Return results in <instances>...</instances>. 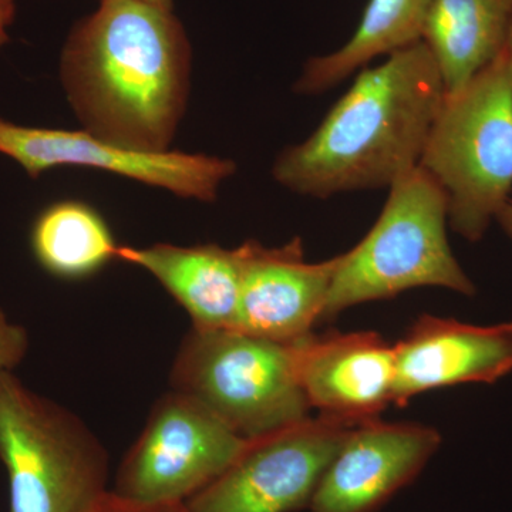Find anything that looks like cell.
I'll list each match as a JSON object with an SVG mask.
<instances>
[{
	"label": "cell",
	"instance_id": "9c48e42d",
	"mask_svg": "<svg viewBox=\"0 0 512 512\" xmlns=\"http://www.w3.org/2000/svg\"><path fill=\"white\" fill-rule=\"evenodd\" d=\"M0 154L18 163L30 178L62 165L97 168L204 202L215 201L222 183L237 171L228 158L173 150L146 153L116 146L86 130L26 127L2 117Z\"/></svg>",
	"mask_w": 512,
	"mask_h": 512
},
{
	"label": "cell",
	"instance_id": "8992f818",
	"mask_svg": "<svg viewBox=\"0 0 512 512\" xmlns=\"http://www.w3.org/2000/svg\"><path fill=\"white\" fill-rule=\"evenodd\" d=\"M301 340L191 328L171 367V389L197 399L245 440L284 429L311 412L299 380Z\"/></svg>",
	"mask_w": 512,
	"mask_h": 512
},
{
	"label": "cell",
	"instance_id": "277c9868",
	"mask_svg": "<svg viewBox=\"0 0 512 512\" xmlns=\"http://www.w3.org/2000/svg\"><path fill=\"white\" fill-rule=\"evenodd\" d=\"M447 224V194L419 165L389 188L366 237L340 254L322 320L424 286L473 296L476 286L451 251Z\"/></svg>",
	"mask_w": 512,
	"mask_h": 512
},
{
	"label": "cell",
	"instance_id": "7a4b0ae2",
	"mask_svg": "<svg viewBox=\"0 0 512 512\" xmlns=\"http://www.w3.org/2000/svg\"><path fill=\"white\" fill-rule=\"evenodd\" d=\"M446 90L421 40L367 67L319 127L275 160L272 175L305 197L390 188L419 167Z\"/></svg>",
	"mask_w": 512,
	"mask_h": 512
},
{
	"label": "cell",
	"instance_id": "7402d4cb",
	"mask_svg": "<svg viewBox=\"0 0 512 512\" xmlns=\"http://www.w3.org/2000/svg\"><path fill=\"white\" fill-rule=\"evenodd\" d=\"M148 2L156 3V5L164 6V8L173 9V0H148Z\"/></svg>",
	"mask_w": 512,
	"mask_h": 512
},
{
	"label": "cell",
	"instance_id": "ba28073f",
	"mask_svg": "<svg viewBox=\"0 0 512 512\" xmlns=\"http://www.w3.org/2000/svg\"><path fill=\"white\" fill-rule=\"evenodd\" d=\"M353 426L319 414L249 439L227 470L185 505L190 512H292L309 507Z\"/></svg>",
	"mask_w": 512,
	"mask_h": 512
},
{
	"label": "cell",
	"instance_id": "5b68a950",
	"mask_svg": "<svg viewBox=\"0 0 512 512\" xmlns=\"http://www.w3.org/2000/svg\"><path fill=\"white\" fill-rule=\"evenodd\" d=\"M0 461L9 512H93L110 491L100 440L79 416L13 372L0 375Z\"/></svg>",
	"mask_w": 512,
	"mask_h": 512
},
{
	"label": "cell",
	"instance_id": "3957f363",
	"mask_svg": "<svg viewBox=\"0 0 512 512\" xmlns=\"http://www.w3.org/2000/svg\"><path fill=\"white\" fill-rule=\"evenodd\" d=\"M419 165L446 192L450 227L483 239L512 197V29L493 62L446 94Z\"/></svg>",
	"mask_w": 512,
	"mask_h": 512
},
{
	"label": "cell",
	"instance_id": "2e32d148",
	"mask_svg": "<svg viewBox=\"0 0 512 512\" xmlns=\"http://www.w3.org/2000/svg\"><path fill=\"white\" fill-rule=\"evenodd\" d=\"M429 5L430 0H369L353 36L335 52L309 59L295 92H326L375 57L419 42Z\"/></svg>",
	"mask_w": 512,
	"mask_h": 512
},
{
	"label": "cell",
	"instance_id": "44dd1931",
	"mask_svg": "<svg viewBox=\"0 0 512 512\" xmlns=\"http://www.w3.org/2000/svg\"><path fill=\"white\" fill-rule=\"evenodd\" d=\"M495 222L500 224V227L503 228L507 237L512 241V197L507 201V204L504 205L503 210L500 211Z\"/></svg>",
	"mask_w": 512,
	"mask_h": 512
},
{
	"label": "cell",
	"instance_id": "4fadbf2b",
	"mask_svg": "<svg viewBox=\"0 0 512 512\" xmlns=\"http://www.w3.org/2000/svg\"><path fill=\"white\" fill-rule=\"evenodd\" d=\"M298 370L309 406L322 416L363 423L393 403L396 355L379 333H311L299 342Z\"/></svg>",
	"mask_w": 512,
	"mask_h": 512
},
{
	"label": "cell",
	"instance_id": "ac0fdd59",
	"mask_svg": "<svg viewBox=\"0 0 512 512\" xmlns=\"http://www.w3.org/2000/svg\"><path fill=\"white\" fill-rule=\"evenodd\" d=\"M28 330L13 322L0 308V375L13 372L28 355Z\"/></svg>",
	"mask_w": 512,
	"mask_h": 512
},
{
	"label": "cell",
	"instance_id": "5bb4252c",
	"mask_svg": "<svg viewBox=\"0 0 512 512\" xmlns=\"http://www.w3.org/2000/svg\"><path fill=\"white\" fill-rule=\"evenodd\" d=\"M117 259L153 275L190 315L192 328H235L244 271L242 245L119 247Z\"/></svg>",
	"mask_w": 512,
	"mask_h": 512
},
{
	"label": "cell",
	"instance_id": "e0dca14e",
	"mask_svg": "<svg viewBox=\"0 0 512 512\" xmlns=\"http://www.w3.org/2000/svg\"><path fill=\"white\" fill-rule=\"evenodd\" d=\"M110 225L93 205L63 200L40 211L30 229V248L47 274L63 281H82L117 259Z\"/></svg>",
	"mask_w": 512,
	"mask_h": 512
},
{
	"label": "cell",
	"instance_id": "ffe728a7",
	"mask_svg": "<svg viewBox=\"0 0 512 512\" xmlns=\"http://www.w3.org/2000/svg\"><path fill=\"white\" fill-rule=\"evenodd\" d=\"M16 16V0H0V47L9 42L8 28Z\"/></svg>",
	"mask_w": 512,
	"mask_h": 512
},
{
	"label": "cell",
	"instance_id": "9a60e30c",
	"mask_svg": "<svg viewBox=\"0 0 512 512\" xmlns=\"http://www.w3.org/2000/svg\"><path fill=\"white\" fill-rule=\"evenodd\" d=\"M512 0H430L421 42L430 50L446 94L458 92L503 49Z\"/></svg>",
	"mask_w": 512,
	"mask_h": 512
},
{
	"label": "cell",
	"instance_id": "8fae6325",
	"mask_svg": "<svg viewBox=\"0 0 512 512\" xmlns=\"http://www.w3.org/2000/svg\"><path fill=\"white\" fill-rule=\"evenodd\" d=\"M244 271L235 328L248 335L298 342L322 320L342 255L306 262L302 241L268 248L255 239L242 244Z\"/></svg>",
	"mask_w": 512,
	"mask_h": 512
},
{
	"label": "cell",
	"instance_id": "30bf717a",
	"mask_svg": "<svg viewBox=\"0 0 512 512\" xmlns=\"http://www.w3.org/2000/svg\"><path fill=\"white\" fill-rule=\"evenodd\" d=\"M440 443L439 431L424 424H356L320 478L311 512H375L412 483Z\"/></svg>",
	"mask_w": 512,
	"mask_h": 512
},
{
	"label": "cell",
	"instance_id": "52a82bcc",
	"mask_svg": "<svg viewBox=\"0 0 512 512\" xmlns=\"http://www.w3.org/2000/svg\"><path fill=\"white\" fill-rule=\"evenodd\" d=\"M245 443L207 406L171 389L121 461L113 491L147 503H185L221 476Z\"/></svg>",
	"mask_w": 512,
	"mask_h": 512
},
{
	"label": "cell",
	"instance_id": "6da1fadb",
	"mask_svg": "<svg viewBox=\"0 0 512 512\" xmlns=\"http://www.w3.org/2000/svg\"><path fill=\"white\" fill-rule=\"evenodd\" d=\"M191 45L173 9L100 0L67 36L60 77L84 130L146 153L170 150L190 93Z\"/></svg>",
	"mask_w": 512,
	"mask_h": 512
},
{
	"label": "cell",
	"instance_id": "d6986e66",
	"mask_svg": "<svg viewBox=\"0 0 512 512\" xmlns=\"http://www.w3.org/2000/svg\"><path fill=\"white\" fill-rule=\"evenodd\" d=\"M93 512H190L185 503H147L109 491Z\"/></svg>",
	"mask_w": 512,
	"mask_h": 512
},
{
	"label": "cell",
	"instance_id": "7c38bea8",
	"mask_svg": "<svg viewBox=\"0 0 512 512\" xmlns=\"http://www.w3.org/2000/svg\"><path fill=\"white\" fill-rule=\"evenodd\" d=\"M393 403L463 383H495L512 372V322L477 326L423 315L394 345Z\"/></svg>",
	"mask_w": 512,
	"mask_h": 512
}]
</instances>
